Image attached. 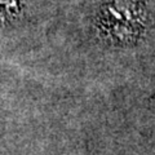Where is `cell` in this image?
<instances>
[{
    "instance_id": "cell-1",
    "label": "cell",
    "mask_w": 155,
    "mask_h": 155,
    "mask_svg": "<svg viewBox=\"0 0 155 155\" xmlns=\"http://www.w3.org/2000/svg\"><path fill=\"white\" fill-rule=\"evenodd\" d=\"M17 0H0V14H11L17 9Z\"/></svg>"
}]
</instances>
